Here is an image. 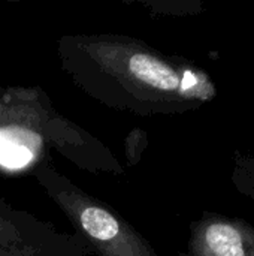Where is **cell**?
Instances as JSON below:
<instances>
[{
  "label": "cell",
  "instance_id": "cell-1",
  "mask_svg": "<svg viewBox=\"0 0 254 256\" xmlns=\"http://www.w3.org/2000/svg\"><path fill=\"white\" fill-rule=\"evenodd\" d=\"M198 256H254V228L235 218H211L199 231Z\"/></svg>",
  "mask_w": 254,
  "mask_h": 256
},
{
  "label": "cell",
  "instance_id": "cell-2",
  "mask_svg": "<svg viewBox=\"0 0 254 256\" xmlns=\"http://www.w3.org/2000/svg\"><path fill=\"white\" fill-rule=\"evenodd\" d=\"M81 225L93 238L102 242L112 240L120 232L118 222L114 216L97 207H88L82 212Z\"/></svg>",
  "mask_w": 254,
  "mask_h": 256
},
{
  "label": "cell",
  "instance_id": "cell-3",
  "mask_svg": "<svg viewBox=\"0 0 254 256\" xmlns=\"http://www.w3.org/2000/svg\"><path fill=\"white\" fill-rule=\"evenodd\" d=\"M30 159V152L19 146H9L0 150V162L7 166H21Z\"/></svg>",
  "mask_w": 254,
  "mask_h": 256
}]
</instances>
